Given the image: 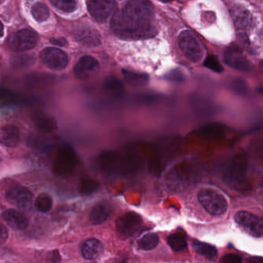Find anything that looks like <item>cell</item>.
I'll list each match as a JSON object with an SVG mask.
<instances>
[{"label":"cell","mask_w":263,"mask_h":263,"mask_svg":"<svg viewBox=\"0 0 263 263\" xmlns=\"http://www.w3.org/2000/svg\"><path fill=\"white\" fill-rule=\"evenodd\" d=\"M111 30L127 41L148 39L158 33L155 10L149 0H128L112 18Z\"/></svg>","instance_id":"cell-1"},{"label":"cell","mask_w":263,"mask_h":263,"mask_svg":"<svg viewBox=\"0 0 263 263\" xmlns=\"http://www.w3.org/2000/svg\"><path fill=\"white\" fill-rule=\"evenodd\" d=\"M198 199L204 210L214 216H220L227 211V200L213 189H201L198 193Z\"/></svg>","instance_id":"cell-2"},{"label":"cell","mask_w":263,"mask_h":263,"mask_svg":"<svg viewBox=\"0 0 263 263\" xmlns=\"http://www.w3.org/2000/svg\"><path fill=\"white\" fill-rule=\"evenodd\" d=\"M77 156L74 151L68 145H62L58 148L53 161L55 173L61 176L70 175L77 164Z\"/></svg>","instance_id":"cell-3"},{"label":"cell","mask_w":263,"mask_h":263,"mask_svg":"<svg viewBox=\"0 0 263 263\" xmlns=\"http://www.w3.org/2000/svg\"><path fill=\"white\" fill-rule=\"evenodd\" d=\"M180 49L186 58L194 63L201 61L203 57V48L198 40L189 31L182 32L178 38Z\"/></svg>","instance_id":"cell-4"},{"label":"cell","mask_w":263,"mask_h":263,"mask_svg":"<svg viewBox=\"0 0 263 263\" xmlns=\"http://www.w3.org/2000/svg\"><path fill=\"white\" fill-rule=\"evenodd\" d=\"M141 224V217L135 212H129L120 217L117 221V233L121 239H127L138 232Z\"/></svg>","instance_id":"cell-5"},{"label":"cell","mask_w":263,"mask_h":263,"mask_svg":"<svg viewBox=\"0 0 263 263\" xmlns=\"http://www.w3.org/2000/svg\"><path fill=\"white\" fill-rule=\"evenodd\" d=\"M38 36L35 32L30 30H22L13 33L9 38L8 47L14 51H25L36 47Z\"/></svg>","instance_id":"cell-6"},{"label":"cell","mask_w":263,"mask_h":263,"mask_svg":"<svg viewBox=\"0 0 263 263\" xmlns=\"http://www.w3.org/2000/svg\"><path fill=\"white\" fill-rule=\"evenodd\" d=\"M237 224L252 236L259 238L262 235V220L258 215L246 211H240L235 215Z\"/></svg>","instance_id":"cell-7"},{"label":"cell","mask_w":263,"mask_h":263,"mask_svg":"<svg viewBox=\"0 0 263 263\" xmlns=\"http://www.w3.org/2000/svg\"><path fill=\"white\" fill-rule=\"evenodd\" d=\"M7 201L24 210H30L33 206V195L24 186H13L6 193Z\"/></svg>","instance_id":"cell-8"},{"label":"cell","mask_w":263,"mask_h":263,"mask_svg":"<svg viewBox=\"0 0 263 263\" xmlns=\"http://www.w3.org/2000/svg\"><path fill=\"white\" fill-rule=\"evenodd\" d=\"M88 10L90 15L99 22L105 21L115 12V0H89Z\"/></svg>","instance_id":"cell-9"},{"label":"cell","mask_w":263,"mask_h":263,"mask_svg":"<svg viewBox=\"0 0 263 263\" xmlns=\"http://www.w3.org/2000/svg\"><path fill=\"white\" fill-rule=\"evenodd\" d=\"M41 61L49 68L63 70L68 64V58L62 50L57 48H46L41 55Z\"/></svg>","instance_id":"cell-10"},{"label":"cell","mask_w":263,"mask_h":263,"mask_svg":"<svg viewBox=\"0 0 263 263\" xmlns=\"http://www.w3.org/2000/svg\"><path fill=\"white\" fill-rule=\"evenodd\" d=\"M224 61L227 65L235 70L240 71H249L251 70L250 62L241 50L235 47H231L224 52Z\"/></svg>","instance_id":"cell-11"},{"label":"cell","mask_w":263,"mask_h":263,"mask_svg":"<svg viewBox=\"0 0 263 263\" xmlns=\"http://www.w3.org/2000/svg\"><path fill=\"white\" fill-rule=\"evenodd\" d=\"M99 68V64L96 59L92 57L85 56L75 65L74 73L78 79L86 81L98 72Z\"/></svg>","instance_id":"cell-12"},{"label":"cell","mask_w":263,"mask_h":263,"mask_svg":"<svg viewBox=\"0 0 263 263\" xmlns=\"http://www.w3.org/2000/svg\"><path fill=\"white\" fill-rule=\"evenodd\" d=\"M81 254L85 259L95 260L99 258L104 252V246L96 238H88L81 244Z\"/></svg>","instance_id":"cell-13"},{"label":"cell","mask_w":263,"mask_h":263,"mask_svg":"<svg viewBox=\"0 0 263 263\" xmlns=\"http://www.w3.org/2000/svg\"><path fill=\"white\" fill-rule=\"evenodd\" d=\"M75 39L87 47H96L101 44L99 33L91 27H83L75 32Z\"/></svg>","instance_id":"cell-14"},{"label":"cell","mask_w":263,"mask_h":263,"mask_svg":"<svg viewBox=\"0 0 263 263\" xmlns=\"http://www.w3.org/2000/svg\"><path fill=\"white\" fill-rule=\"evenodd\" d=\"M2 218L10 227L16 230L24 231L28 227L27 217L14 209H9L2 214Z\"/></svg>","instance_id":"cell-15"},{"label":"cell","mask_w":263,"mask_h":263,"mask_svg":"<svg viewBox=\"0 0 263 263\" xmlns=\"http://www.w3.org/2000/svg\"><path fill=\"white\" fill-rule=\"evenodd\" d=\"M20 142L19 129L14 125H6L0 128V144L7 147H14Z\"/></svg>","instance_id":"cell-16"},{"label":"cell","mask_w":263,"mask_h":263,"mask_svg":"<svg viewBox=\"0 0 263 263\" xmlns=\"http://www.w3.org/2000/svg\"><path fill=\"white\" fill-rule=\"evenodd\" d=\"M110 208L105 202L95 204L90 213V221L93 226L103 224L108 218Z\"/></svg>","instance_id":"cell-17"},{"label":"cell","mask_w":263,"mask_h":263,"mask_svg":"<svg viewBox=\"0 0 263 263\" xmlns=\"http://www.w3.org/2000/svg\"><path fill=\"white\" fill-rule=\"evenodd\" d=\"M194 250L202 255V256L206 257V258H215L218 255V251L215 246L211 244H208L205 242H201V241H194L193 245Z\"/></svg>","instance_id":"cell-18"},{"label":"cell","mask_w":263,"mask_h":263,"mask_svg":"<svg viewBox=\"0 0 263 263\" xmlns=\"http://www.w3.org/2000/svg\"><path fill=\"white\" fill-rule=\"evenodd\" d=\"M122 72L126 81L134 87H141L148 82V77L147 75L141 74L129 70H123Z\"/></svg>","instance_id":"cell-19"},{"label":"cell","mask_w":263,"mask_h":263,"mask_svg":"<svg viewBox=\"0 0 263 263\" xmlns=\"http://www.w3.org/2000/svg\"><path fill=\"white\" fill-rule=\"evenodd\" d=\"M159 243V237L155 233L144 235L138 240V249L141 250L149 251L155 249Z\"/></svg>","instance_id":"cell-20"},{"label":"cell","mask_w":263,"mask_h":263,"mask_svg":"<svg viewBox=\"0 0 263 263\" xmlns=\"http://www.w3.org/2000/svg\"><path fill=\"white\" fill-rule=\"evenodd\" d=\"M104 88L113 97H121L124 91L122 83L116 78H109L104 82Z\"/></svg>","instance_id":"cell-21"},{"label":"cell","mask_w":263,"mask_h":263,"mask_svg":"<svg viewBox=\"0 0 263 263\" xmlns=\"http://www.w3.org/2000/svg\"><path fill=\"white\" fill-rule=\"evenodd\" d=\"M169 246L175 252L184 250L187 248L185 237L181 233H173L167 238Z\"/></svg>","instance_id":"cell-22"},{"label":"cell","mask_w":263,"mask_h":263,"mask_svg":"<svg viewBox=\"0 0 263 263\" xmlns=\"http://www.w3.org/2000/svg\"><path fill=\"white\" fill-rule=\"evenodd\" d=\"M32 15L37 22L42 23L48 19L50 12L47 6L41 3H37L32 8Z\"/></svg>","instance_id":"cell-23"},{"label":"cell","mask_w":263,"mask_h":263,"mask_svg":"<svg viewBox=\"0 0 263 263\" xmlns=\"http://www.w3.org/2000/svg\"><path fill=\"white\" fill-rule=\"evenodd\" d=\"M53 201L51 197L47 194H42L38 197L36 201V209L43 213L49 212L51 209Z\"/></svg>","instance_id":"cell-24"},{"label":"cell","mask_w":263,"mask_h":263,"mask_svg":"<svg viewBox=\"0 0 263 263\" xmlns=\"http://www.w3.org/2000/svg\"><path fill=\"white\" fill-rule=\"evenodd\" d=\"M98 184L91 178H85L82 179L80 184V192L84 195L93 193L98 189Z\"/></svg>","instance_id":"cell-25"},{"label":"cell","mask_w":263,"mask_h":263,"mask_svg":"<svg viewBox=\"0 0 263 263\" xmlns=\"http://www.w3.org/2000/svg\"><path fill=\"white\" fill-rule=\"evenodd\" d=\"M50 1L55 7L67 13H71L76 9L75 0H50Z\"/></svg>","instance_id":"cell-26"},{"label":"cell","mask_w":263,"mask_h":263,"mask_svg":"<svg viewBox=\"0 0 263 263\" xmlns=\"http://www.w3.org/2000/svg\"><path fill=\"white\" fill-rule=\"evenodd\" d=\"M36 124L37 127L41 129L42 132H50L56 127V124L51 118H47V117H42L36 119Z\"/></svg>","instance_id":"cell-27"},{"label":"cell","mask_w":263,"mask_h":263,"mask_svg":"<svg viewBox=\"0 0 263 263\" xmlns=\"http://www.w3.org/2000/svg\"><path fill=\"white\" fill-rule=\"evenodd\" d=\"M204 64L206 67L213 70V71L217 72V73L222 72V67H221L219 61L215 56H212H212L208 57L204 61Z\"/></svg>","instance_id":"cell-28"},{"label":"cell","mask_w":263,"mask_h":263,"mask_svg":"<svg viewBox=\"0 0 263 263\" xmlns=\"http://www.w3.org/2000/svg\"><path fill=\"white\" fill-rule=\"evenodd\" d=\"M232 90L240 95H245L248 91L247 86L246 83L241 80H237L232 86Z\"/></svg>","instance_id":"cell-29"},{"label":"cell","mask_w":263,"mask_h":263,"mask_svg":"<svg viewBox=\"0 0 263 263\" xmlns=\"http://www.w3.org/2000/svg\"><path fill=\"white\" fill-rule=\"evenodd\" d=\"M221 261L224 263H240L241 261V257L235 254H229V255H224Z\"/></svg>","instance_id":"cell-30"},{"label":"cell","mask_w":263,"mask_h":263,"mask_svg":"<svg viewBox=\"0 0 263 263\" xmlns=\"http://www.w3.org/2000/svg\"><path fill=\"white\" fill-rule=\"evenodd\" d=\"M240 14L237 16L236 20L238 21V26H245L248 25L249 22V14L248 13H245V12H241L239 13Z\"/></svg>","instance_id":"cell-31"},{"label":"cell","mask_w":263,"mask_h":263,"mask_svg":"<svg viewBox=\"0 0 263 263\" xmlns=\"http://www.w3.org/2000/svg\"><path fill=\"white\" fill-rule=\"evenodd\" d=\"M8 238V231L4 224L0 223V245L5 242Z\"/></svg>","instance_id":"cell-32"},{"label":"cell","mask_w":263,"mask_h":263,"mask_svg":"<svg viewBox=\"0 0 263 263\" xmlns=\"http://www.w3.org/2000/svg\"><path fill=\"white\" fill-rule=\"evenodd\" d=\"M52 44H54V45H59V46H64L67 42H66L64 38H61V39H53L51 40Z\"/></svg>","instance_id":"cell-33"},{"label":"cell","mask_w":263,"mask_h":263,"mask_svg":"<svg viewBox=\"0 0 263 263\" xmlns=\"http://www.w3.org/2000/svg\"><path fill=\"white\" fill-rule=\"evenodd\" d=\"M3 35H4V26L2 23L0 22V37L3 36Z\"/></svg>","instance_id":"cell-34"},{"label":"cell","mask_w":263,"mask_h":263,"mask_svg":"<svg viewBox=\"0 0 263 263\" xmlns=\"http://www.w3.org/2000/svg\"><path fill=\"white\" fill-rule=\"evenodd\" d=\"M159 1H161V2L168 3L172 2V1H173V0H159Z\"/></svg>","instance_id":"cell-35"}]
</instances>
